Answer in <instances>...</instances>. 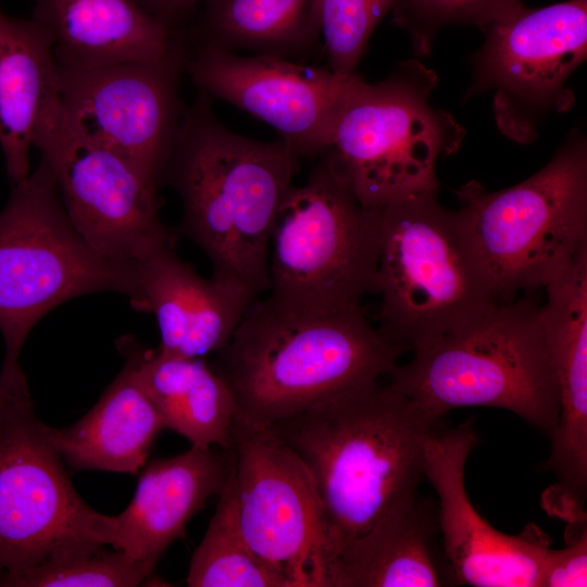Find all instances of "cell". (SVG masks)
<instances>
[{
	"label": "cell",
	"instance_id": "18",
	"mask_svg": "<svg viewBox=\"0 0 587 587\" xmlns=\"http://www.w3.org/2000/svg\"><path fill=\"white\" fill-rule=\"evenodd\" d=\"M139 296L134 310L154 315L167 355L204 358L229 340L258 297L230 280L200 276L175 252L159 249L137 264Z\"/></svg>",
	"mask_w": 587,
	"mask_h": 587
},
{
	"label": "cell",
	"instance_id": "23",
	"mask_svg": "<svg viewBox=\"0 0 587 587\" xmlns=\"http://www.w3.org/2000/svg\"><path fill=\"white\" fill-rule=\"evenodd\" d=\"M116 346L157 408L165 428L191 446L229 450L236 403L226 380L204 358L167 355L132 336Z\"/></svg>",
	"mask_w": 587,
	"mask_h": 587
},
{
	"label": "cell",
	"instance_id": "17",
	"mask_svg": "<svg viewBox=\"0 0 587 587\" xmlns=\"http://www.w3.org/2000/svg\"><path fill=\"white\" fill-rule=\"evenodd\" d=\"M545 289L540 321L559 384L560 410L547 470L565 500L584 505L587 490V246Z\"/></svg>",
	"mask_w": 587,
	"mask_h": 587
},
{
	"label": "cell",
	"instance_id": "11",
	"mask_svg": "<svg viewBox=\"0 0 587 587\" xmlns=\"http://www.w3.org/2000/svg\"><path fill=\"white\" fill-rule=\"evenodd\" d=\"M485 30L486 40L471 59L465 99L491 93L499 130L530 143L549 115L575 102L567 83L587 55V0L538 9L521 2Z\"/></svg>",
	"mask_w": 587,
	"mask_h": 587
},
{
	"label": "cell",
	"instance_id": "31",
	"mask_svg": "<svg viewBox=\"0 0 587 587\" xmlns=\"http://www.w3.org/2000/svg\"><path fill=\"white\" fill-rule=\"evenodd\" d=\"M168 30L177 33L198 11L203 0H133Z\"/></svg>",
	"mask_w": 587,
	"mask_h": 587
},
{
	"label": "cell",
	"instance_id": "15",
	"mask_svg": "<svg viewBox=\"0 0 587 587\" xmlns=\"http://www.w3.org/2000/svg\"><path fill=\"white\" fill-rule=\"evenodd\" d=\"M185 73L212 99L226 101L273 127L302 155L323 154L354 73L270 54L190 47Z\"/></svg>",
	"mask_w": 587,
	"mask_h": 587
},
{
	"label": "cell",
	"instance_id": "6",
	"mask_svg": "<svg viewBox=\"0 0 587 587\" xmlns=\"http://www.w3.org/2000/svg\"><path fill=\"white\" fill-rule=\"evenodd\" d=\"M379 214L377 329L388 341L413 351L498 303L459 211L436 192L390 202Z\"/></svg>",
	"mask_w": 587,
	"mask_h": 587
},
{
	"label": "cell",
	"instance_id": "13",
	"mask_svg": "<svg viewBox=\"0 0 587 587\" xmlns=\"http://www.w3.org/2000/svg\"><path fill=\"white\" fill-rule=\"evenodd\" d=\"M189 53L180 32L157 60L86 68L57 63L67 123L160 186L185 110L179 86Z\"/></svg>",
	"mask_w": 587,
	"mask_h": 587
},
{
	"label": "cell",
	"instance_id": "29",
	"mask_svg": "<svg viewBox=\"0 0 587 587\" xmlns=\"http://www.w3.org/2000/svg\"><path fill=\"white\" fill-rule=\"evenodd\" d=\"M521 0H398L392 22L407 32L413 50L421 57L432 51L440 28L471 25L486 29Z\"/></svg>",
	"mask_w": 587,
	"mask_h": 587
},
{
	"label": "cell",
	"instance_id": "20",
	"mask_svg": "<svg viewBox=\"0 0 587 587\" xmlns=\"http://www.w3.org/2000/svg\"><path fill=\"white\" fill-rule=\"evenodd\" d=\"M230 450L191 446L175 457L151 462L142 471L128 507L115 516L112 547L138 562L151 576L158 561L213 495L224 490Z\"/></svg>",
	"mask_w": 587,
	"mask_h": 587
},
{
	"label": "cell",
	"instance_id": "9",
	"mask_svg": "<svg viewBox=\"0 0 587 587\" xmlns=\"http://www.w3.org/2000/svg\"><path fill=\"white\" fill-rule=\"evenodd\" d=\"M379 208L362 204L326 150L276 213L268 251V298L297 310L360 305L375 294Z\"/></svg>",
	"mask_w": 587,
	"mask_h": 587
},
{
	"label": "cell",
	"instance_id": "32",
	"mask_svg": "<svg viewBox=\"0 0 587 587\" xmlns=\"http://www.w3.org/2000/svg\"><path fill=\"white\" fill-rule=\"evenodd\" d=\"M7 392H8V391H7L4 388H2L1 385H0V401H1V399L3 398V396H4Z\"/></svg>",
	"mask_w": 587,
	"mask_h": 587
},
{
	"label": "cell",
	"instance_id": "26",
	"mask_svg": "<svg viewBox=\"0 0 587 587\" xmlns=\"http://www.w3.org/2000/svg\"><path fill=\"white\" fill-rule=\"evenodd\" d=\"M186 582L190 587H289L245 540L237 523L229 476L192 554Z\"/></svg>",
	"mask_w": 587,
	"mask_h": 587
},
{
	"label": "cell",
	"instance_id": "21",
	"mask_svg": "<svg viewBox=\"0 0 587 587\" xmlns=\"http://www.w3.org/2000/svg\"><path fill=\"white\" fill-rule=\"evenodd\" d=\"M438 525V508L417 497L376 522L338 553L329 587L453 585Z\"/></svg>",
	"mask_w": 587,
	"mask_h": 587
},
{
	"label": "cell",
	"instance_id": "28",
	"mask_svg": "<svg viewBox=\"0 0 587 587\" xmlns=\"http://www.w3.org/2000/svg\"><path fill=\"white\" fill-rule=\"evenodd\" d=\"M398 0H320L321 38L328 68L354 74L369 40Z\"/></svg>",
	"mask_w": 587,
	"mask_h": 587
},
{
	"label": "cell",
	"instance_id": "10",
	"mask_svg": "<svg viewBox=\"0 0 587 587\" xmlns=\"http://www.w3.org/2000/svg\"><path fill=\"white\" fill-rule=\"evenodd\" d=\"M115 517L73 487L30 396L0 401V585L46 561L113 544Z\"/></svg>",
	"mask_w": 587,
	"mask_h": 587
},
{
	"label": "cell",
	"instance_id": "8",
	"mask_svg": "<svg viewBox=\"0 0 587 587\" xmlns=\"http://www.w3.org/2000/svg\"><path fill=\"white\" fill-rule=\"evenodd\" d=\"M437 83L433 70L412 59L378 83L360 77L345 99L327 150L365 207L437 193V161L455 153L465 136L432 104Z\"/></svg>",
	"mask_w": 587,
	"mask_h": 587
},
{
	"label": "cell",
	"instance_id": "16",
	"mask_svg": "<svg viewBox=\"0 0 587 587\" xmlns=\"http://www.w3.org/2000/svg\"><path fill=\"white\" fill-rule=\"evenodd\" d=\"M477 444L473 420L441 428L426 444L423 476L435 489L445 558L454 584L537 587L550 538L529 525L516 536L494 528L471 502L464 466Z\"/></svg>",
	"mask_w": 587,
	"mask_h": 587
},
{
	"label": "cell",
	"instance_id": "12",
	"mask_svg": "<svg viewBox=\"0 0 587 587\" xmlns=\"http://www.w3.org/2000/svg\"><path fill=\"white\" fill-rule=\"evenodd\" d=\"M239 529L289 587H329L321 502L309 470L270 427L235 421L230 447Z\"/></svg>",
	"mask_w": 587,
	"mask_h": 587
},
{
	"label": "cell",
	"instance_id": "27",
	"mask_svg": "<svg viewBox=\"0 0 587 587\" xmlns=\"http://www.w3.org/2000/svg\"><path fill=\"white\" fill-rule=\"evenodd\" d=\"M89 548L46 561L1 583L4 587H132L151 576L123 551Z\"/></svg>",
	"mask_w": 587,
	"mask_h": 587
},
{
	"label": "cell",
	"instance_id": "2",
	"mask_svg": "<svg viewBox=\"0 0 587 587\" xmlns=\"http://www.w3.org/2000/svg\"><path fill=\"white\" fill-rule=\"evenodd\" d=\"M211 100L199 91L184 110L161 184L179 196V233L207 254L212 276L258 297L268 291L272 227L300 155L284 139L232 132L214 115Z\"/></svg>",
	"mask_w": 587,
	"mask_h": 587
},
{
	"label": "cell",
	"instance_id": "22",
	"mask_svg": "<svg viewBox=\"0 0 587 587\" xmlns=\"http://www.w3.org/2000/svg\"><path fill=\"white\" fill-rule=\"evenodd\" d=\"M53 38L61 66L150 61L180 39L133 0H34L33 16Z\"/></svg>",
	"mask_w": 587,
	"mask_h": 587
},
{
	"label": "cell",
	"instance_id": "19",
	"mask_svg": "<svg viewBox=\"0 0 587 587\" xmlns=\"http://www.w3.org/2000/svg\"><path fill=\"white\" fill-rule=\"evenodd\" d=\"M64 122L52 35L0 8V148L11 186L30 174V148L47 147Z\"/></svg>",
	"mask_w": 587,
	"mask_h": 587
},
{
	"label": "cell",
	"instance_id": "1",
	"mask_svg": "<svg viewBox=\"0 0 587 587\" xmlns=\"http://www.w3.org/2000/svg\"><path fill=\"white\" fill-rule=\"evenodd\" d=\"M442 420L376 383L270 426L314 480L329 576L348 542L416 498L426 444Z\"/></svg>",
	"mask_w": 587,
	"mask_h": 587
},
{
	"label": "cell",
	"instance_id": "7",
	"mask_svg": "<svg viewBox=\"0 0 587 587\" xmlns=\"http://www.w3.org/2000/svg\"><path fill=\"white\" fill-rule=\"evenodd\" d=\"M459 213L498 303L545 288L587 246V141L573 130L553 158L520 184L455 190Z\"/></svg>",
	"mask_w": 587,
	"mask_h": 587
},
{
	"label": "cell",
	"instance_id": "5",
	"mask_svg": "<svg viewBox=\"0 0 587 587\" xmlns=\"http://www.w3.org/2000/svg\"><path fill=\"white\" fill-rule=\"evenodd\" d=\"M121 294L134 304L139 296L137 266L95 252L71 223L49 163L40 157L34 172L12 186L0 212V332L5 354L0 385L29 395L20 355L35 325L79 296Z\"/></svg>",
	"mask_w": 587,
	"mask_h": 587
},
{
	"label": "cell",
	"instance_id": "4",
	"mask_svg": "<svg viewBox=\"0 0 587 587\" xmlns=\"http://www.w3.org/2000/svg\"><path fill=\"white\" fill-rule=\"evenodd\" d=\"M539 309L530 298L496 303L414 349L387 385L436 419L458 408L491 407L550 437L559 417V384Z\"/></svg>",
	"mask_w": 587,
	"mask_h": 587
},
{
	"label": "cell",
	"instance_id": "30",
	"mask_svg": "<svg viewBox=\"0 0 587 587\" xmlns=\"http://www.w3.org/2000/svg\"><path fill=\"white\" fill-rule=\"evenodd\" d=\"M574 532L560 550L549 548L541 564L537 587L587 586L586 514L572 519Z\"/></svg>",
	"mask_w": 587,
	"mask_h": 587
},
{
	"label": "cell",
	"instance_id": "25",
	"mask_svg": "<svg viewBox=\"0 0 587 587\" xmlns=\"http://www.w3.org/2000/svg\"><path fill=\"white\" fill-rule=\"evenodd\" d=\"M189 46L292 59L321 40L320 0H203Z\"/></svg>",
	"mask_w": 587,
	"mask_h": 587
},
{
	"label": "cell",
	"instance_id": "24",
	"mask_svg": "<svg viewBox=\"0 0 587 587\" xmlns=\"http://www.w3.org/2000/svg\"><path fill=\"white\" fill-rule=\"evenodd\" d=\"M163 428L157 408L125 362L87 414L65 428L46 425V433L74 470L135 474Z\"/></svg>",
	"mask_w": 587,
	"mask_h": 587
},
{
	"label": "cell",
	"instance_id": "14",
	"mask_svg": "<svg viewBox=\"0 0 587 587\" xmlns=\"http://www.w3.org/2000/svg\"><path fill=\"white\" fill-rule=\"evenodd\" d=\"M40 157L50 165L74 228L104 259L136 265L176 237L161 220L159 185L66 121Z\"/></svg>",
	"mask_w": 587,
	"mask_h": 587
},
{
	"label": "cell",
	"instance_id": "3",
	"mask_svg": "<svg viewBox=\"0 0 587 587\" xmlns=\"http://www.w3.org/2000/svg\"><path fill=\"white\" fill-rule=\"evenodd\" d=\"M405 350L388 341L360 305L307 311L254 299L214 370L228 384L236 420L270 427L388 376Z\"/></svg>",
	"mask_w": 587,
	"mask_h": 587
}]
</instances>
